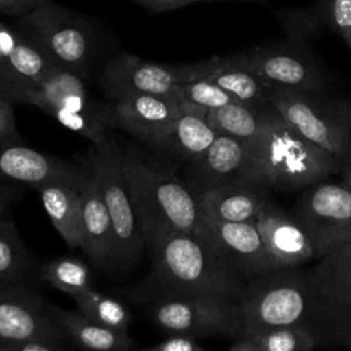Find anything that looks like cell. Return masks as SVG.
<instances>
[{"mask_svg": "<svg viewBox=\"0 0 351 351\" xmlns=\"http://www.w3.org/2000/svg\"><path fill=\"white\" fill-rule=\"evenodd\" d=\"M239 306L240 332L289 325L310 333L319 347L351 350V307L325 293L300 266L250 278Z\"/></svg>", "mask_w": 351, "mask_h": 351, "instance_id": "obj_1", "label": "cell"}, {"mask_svg": "<svg viewBox=\"0 0 351 351\" xmlns=\"http://www.w3.org/2000/svg\"><path fill=\"white\" fill-rule=\"evenodd\" d=\"M151 270L129 298L147 303L165 295L204 293L239 300L247 278L195 233H169L148 245Z\"/></svg>", "mask_w": 351, "mask_h": 351, "instance_id": "obj_2", "label": "cell"}, {"mask_svg": "<svg viewBox=\"0 0 351 351\" xmlns=\"http://www.w3.org/2000/svg\"><path fill=\"white\" fill-rule=\"evenodd\" d=\"M122 166L147 247L169 233L195 232L200 210L185 181L154 166L137 148L123 152Z\"/></svg>", "mask_w": 351, "mask_h": 351, "instance_id": "obj_3", "label": "cell"}, {"mask_svg": "<svg viewBox=\"0 0 351 351\" xmlns=\"http://www.w3.org/2000/svg\"><path fill=\"white\" fill-rule=\"evenodd\" d=\"M263 165L271 189L295 192L337 174V159L289 126L271 106L265 126L248 148Z\"/></svg>", "mask_w": 351, "mask_h": 351, "instance_id": "obj_4", "label": "cell"}, {"mask_svg": "<svg viewBox=\"0 0 351 351\" xmlns=\"http://www.w3.org/2000/svg\"><path fill=\"white\" fill-rule=\"evenodd\" d=\"M270 103L296 132L332 154L336 159L351 138V123L344 96L329 88L295 90L271 88Z\"/></svg>", "mask_w": 351, "mask_h": 351, "instance_id": "obj_5", "label": "cell"}, {"mask_svg": "<svg viewBox=\"0 0 351 351\" xmlns=\"http://www.w3.org/2000/svg\"><path fill=\"white\" fill-rule=\"evenodd\" d=\"M122 156L123 152L117 141L107 137L93 145L88 167L97 180L112 223L115 241L112 269L126 270L138 261L145 243L125 180Z\"/></svg>", "mask_w": 351, "mask_h": 351, "instance_id": "obj_6", "label": "cell"}, {"mask_svg": "<svg viewBox=\"0 0 351 351\" xmlns=\"http://www.w3.org/2000/svg\"><path fill=\"white\" fill-rule=\"evenodd\" d=\"M18 27L58 66L85 75L95 52V36L80 15L53 0H37L27 14L18 18Z\"/></svg>", "mask_w": 351, "mask_h": 351, "instance_id": "obj_7", "label": "cell"}, {"mask_svg": "<svg viewBox=\"0 0 351 351\" xmlns=\"http://www.w3.org/2000/svg\"><path fill=\"white\" fill-rule=\"evenodd\" d=\"M155 324L169 333L196 337H237L241 330L239 300L204 295H165L145 303Z\"/></svg>", "mask_w": 351, "mask_h": 351, "instance_id": "obj_8", "label": "cell"}, {"mask_svg": "<svg viewBox=\"0 0 351 351\" xmlns=\"http://www.w3.org/2000/svg\"><path fill=\"white\" fill-rule=\"evenodd\" d=\"M314 251V259L351 239V191L341 182L321 181L302 189L288 211Z\"/></svg>", "mask_w": 351, "mask_h": 351, "instance_id": "obj_9", "label": "cell"}, {"mask_svg": "<svg viewBox=\"0 0 351 351\" xmlns=\"http://www.w3.org/2000/svg\"><path fill=\"white\" fill-rule=\"evenodd\" d=\"M214 62L215 56L193 63L167 64L119 53L104 66L100 78L112 99L125 93L180 95L182 84L207 77Z\"/></svg>", "mask_w": 351, "mask_h": 351, "instance_id": "obj_10", "label": "cell"}, {"mask_svg": "<svg viewBox=\"0 0 351 351\" xmlns=\"http://www.w3.org/2000/svg\"><path fill=\"white\" fill-rule=\"evenodd\" d=\"M245 53L254 70L270 88H329L328 73L302 38L289 36L282 41L256 45Z\"/></svg>", "mask_w": 351, "mask_h": 351, "instance_id": "obj_11", "label": "cell"}, {"mask_svg": "<svg viewBox=\"0 0 351 351\" xmlns=\"http://www.w3.org/2000/svg\"><path fill=\"white\" fill-rule=\"evenodd\" d=\"M185 182L195 196L236 182H265L270 185L263 165L245 145L221 133H217L211 145L199 158L185 165Z\"/></svg>", "mask_w": 351, "mask_h": 351, "instance_id": "obj_12", "label": "cell"}, {"mask_svg": "<svg viewBox=\"0 0 351 351\" xmlns=\"http://www.w3.org/2000/svg\"><path fill=\"white\" fill-rule=\"evenodd\" d=\"M193 233L247 281L282 267L269 252L255 222H223L200 215Z\"/></svg>", "mask_w": 351, "mask_h": 351, "instance_id": "obj_13", "label": "cell"}, {"mask_svg": "<svg viewBox=\"0 0 351 351\" xmlns=\"http://www.w3.org/2000/svg\"><path fill=\"white\" fill-rule=\"evenodd\" d=\"M181 110L180 95L125 93L114 97L112 126L121 128L154 149Z\"/></svg>", "mask_w": 351, "mask_h": 351, "instance_id": "obj_14", "label": "cell"}, {"mask_svg": "<svg viewBox=\"0 0 351 351\" xmlns=\"http://www.w3.org/2000/svg\"><path fill=\"white\" fill-rule=\"evenodd\" d=\"M62 333L51 307L26 282L0 281V348L34 335Z\"/></svg>", "mask_w": 351, "mask_h": 351, "instance_id": "obj_15", "label": "cell"}, {"mask_svg": "<svg viewBox=\"0 0 351 351\" xmlns=\"http://www.w3.org/2000/svg\"><path fill=\"white\" fill-rule=\"evenodd\" d=\"M86 166H77L45 155L22 143L0 147V181L40 186L45 184H70L80 186Z\"/></svg>", "mask_w": 351, "mask_h": 351, "instance_id": "obj_16", "label": "cell"}, {"mask_svg": "<svg viewBox=\"0 0 351 351\" xmlns=\"http://www.w3.org/2000/svg\"><path fill=\"white\" fill-rule=\"evenodd\" d=\"M255 225L269 252L282 267L302 266L314 259L313 247L303 229L271 197L259 211Z\"/></svg>", "mask_w": 351, "mask_h": 351, "instance_id": "obj_17", "label": "cell"}, {"mask_svg": "<svg viewBox=\"0 0 351 351\" xmlns=\"http://www.w3.org/2000/svg\"><path fill=\"white\" fill-rule=\"evenodd\" d=\"M181 110L169 130L154 148L158 154L178 165L199 158L214 141L217 132L207 121L208 110L180 97Z\"/></svg>", "mask_w": 351, "mask_h": 351, "instance_id": "obj_18", "label": "cell"}, {"mask_svg": "<svg viewBox=\"0 0 351 351\" xmlns=\"http://www.w3.org/2000/svg\"><path fill=\"white\" fill-rule=\"evenodd\" d=\"M80 192L82 202V250L95 266L112 269L115 256L112 223L97 180L88 165Z\"/></svg>", "mask_w": 351, "mask_h": 351, "instance_id": "obj_19", "label": "cell"}, {"mask_svg": "<svg viewBox=\"0 0 351 351\" xmlns=\"http://www.w3.org/2000/svg\"><path fill=\"white\" fill-rule=\"evenodd\" d=\"M265 182H236L196 195L200 215L223 222H255L270 197Z\"/></svg>", "mask_w": 351, "mask_h": 351, "instance_id": "obj_20", "label": "cell"}, {"mask_svg": "<svg viewBox=\"0 0 351 351\" xmlns=\"http://www.w3.org/2000/svg\"><path fill=\"white\" fill-rule=\"evenodd\" d=\"M82 77L80 73L59 66L41 82H34L29 88L23 103L36 106L43 111L49 108L97 111L100 108L89 101Z\"/></svg>", "mask_w": 351, "mask_h": 351, "instance_id": "obj_21", "label": "cell"}, {"mask_svg": "<svg viewBox=\"0 0 351 351\" xmlns=\"http://www.w3.org/2000/svg\"><path fill=\"white\" fill-rule=\"evenodd\" d=\"M204 78L218 84L240 103L255 107L270 104L271 88L254 70L245 52L215 56L214 66Z\"/></svg>", "mask_w": 351, "mask_h": 351, "instance_id": "obj_22", "label": "cell"}, {"mask_svg": "<svg viewBox=\"0 0 351 351\" xmlns=\"http://www.w3.org/2000/svg\"><path fill=\"white\" fill-rule=\"evenodd\" d=\"M80 186L70 184H45L37 186L47 215L70 248L84 247Z\"/></svg>", "mask_w": 351, "mask_h": 351, "instance_id": "obj_23", "label": "cell"}, {"mask_svg": "<svg viewBox=\"0 0 351 351\" xmlns=\"http://www.w3.org/2000/svg\"><path fill=\"white\" fill-rule=\"evenodd\" d=\"M51 311L63 333L78 347L97 351H128L136 347L129 333L110 329L80 311L62 310L52 306Z\"/></svg>", "mask_w": 351, "mask_h": 351, "instance_id": "obj_24", "label": "cell"}, {"mask_svg": "<svg viewBox=\"0 0 351 351\" xmlns=\"http://www.w3.org/2000/svg\"><path fill=\"white\" fill-rule=\"evenodd\" d=\"M0 51L19 75L36 84L41 82L59 67L52 58L19 27L10 30L0 26Z\"/></svg>", "mask_w": 351, "mask_h": 351, "instance_id": "obj_25", "label": "cell"}, {"mask_svg": "<svg viewBox=\"0 0 351 351\" xmlns=\"http://www.w3.org/2000/svg\"><path fill=\"white\" fill-rule=\"evenodd\" d=\"M233 340L230 351H311L319 347L310 333L289 325L243 330Z\"/></svg>", "mask_w": 351, "mask_h": 351, "instance_id": "obj_26", "label": "cell"}, {"mask_svg": "<svg viewBox=\"0 0 351 351\" xmlns=\"http://www.w3.org/2000/svg\"><path fill=\"white\" fill-rule=\"evenodd\" d=\"M270 107L271 103L265 107L232 103L210 110L207 121L217 133L239 140L248 149L261 134Z\"/></svg>", "mask_w": 351, "mask_h": 351, "instance_id": "obj_27", "label": "cell"}, {"mask_svg": "<svg viewBox=\"0 0 351 351\" xmlns=\"http://www.w3.org/2000/svg\"><path fill=\"white\" fill-rule=\"evenodd\" d=\"M315 261L307 270L311 280L325 293L351 307V239Z\"/></svg>", "mask_w": 351, "mask_h": 351, "instance_id": "obj_28", "label": "cell"}, {"mask_svg": "<svg viewBox=\"0 0 351 351\" xmlns=\"http://www.w3.org/2000/svg\"><path fill=\"white\" fill-rule=\"evenodd\" d=\"M32 269V256L15 222L4 215L0 219V281L27 282Z\"/></svg>", "mask_w": 351, "mask_h": 351, "instance_id": "obj_29", "label": "cell"}, {"mask_svg": "<svg viewBox=\"0 0 351 351\" xmlns=\"http://www.w3.org/2000/svg\"><path fill=\"white\" fill-rule=\"evenodd\" d=\"M38 277L71 298L92 288L93 280L89 266L75 256H62L45 262L38 270Z\"/></svg>", "mask_w": 351, "mask_h": 351, "instance_id": "obj_30", "label": "cell"}, {"mask_svg": "<svg viewBox=\"0 0 351 351\" xmlns=\"http://www.w3.org/2000/svg\"><path fill=\"white\" fill-rule=\"evenodd\" d=\"M78 311L85 317L121 333H128L132 315L118 299L96 291L93 287L73 298Z\"/></svg>", "mask_w": 351, "mask_h": 351, "instance_id": "obj_31", "label": "cell"}, {"mask_svg": "<svg viewBox=\"0 0 351 351\" xmlns=\"http://www.w3.org/2000/svg\"><path fill=\"white\" fill-rule=\"evenodd\" d=\"M180 97L203 107L206 110L218 108L232 103H240L234 96L228 90L221 88L218 84L208 78H197L189 82H185L178 89Z\"/></svg>", "mask_w": 351, "mask_h": 351, "instance_id": "obj_32", "label": "cell"}, {"mask_svg": "<svg viewBox=\"0 0 351 351\" xmlns=\"http://www.w3.org/2000/svg\"><path fill=\"white\" fill-rule=\"evenodd\" d=\"M318 18L337 33L351 51V0H321Z\"/></svg>", "mask_w": 351, "mask_h": 351, "instance_id": "obj_33", "label": "cell"}, {"mask_svg": "<svg viewBox=\"0 0 351 351\" xmlns=\"http://www.w3.org/2000/svg\"><path fill=\"white\" fill-rule=\"evenodd\" d=\"M34 82L19 75L0 51V95L12 103H23L25 95Z\"/></svg>", "mask_w": 351, "mask_h": 351, "instance_id": "obj_34", "label": "cell"}, {"mask_svg": "<svg viewBox=\"0 0 351 351\" xmlns=\"http://www.w3.org/2000/svg\"><path fill=\"white\" fill-rule=\"evenodd\" d=\"M66 335H34L0 348V351H59L64 348Z\"/></svg>", "mask_w": 351, "mask_h": 351, "instance_id": "obj_35", "label": "cell"}, {"mask_svg": "<svg viewBox=\"0 0 351 351\" xmlns=\"http://www.w3.org/2000/svg\"><path fill=\"white\" fill-rule=\"evenodd\" d=\"M12 104L10 99L0 95V147L22 143Z\"/></svg>", "mask_w": 351, "mask_h": 351, "instance_id": "obj_36", "label": "cell"}, {"mask_svg": "<svg viewBox=\"0 0 351 351\" xmlns=\"http://www.w3.org/2000/svg\"><path fill=\"white\" fill-rule=\"evenodd\" d=\"M199 337L185 333H170L166 339L155 346L148 347L151 351H203L204 347L199 343Z\"/></svg>", "mask_w": 351, "mask_h": 351, "instance_id": "obj_37", "label": "cell"}, {"mask_svg": "<svg viewBox=\"0 0 351 351\" xmlns=\"http://www.w3.org/2000/svg\"><path fill=\"white\" fill-rule=\"evenodd\" d=\"M136 3L144 5L145 8L155 11V12H163L170 11L176 8H181L193 3L199 1H228V0H134ZM236 1H251V3H265L266 0H236Z\"/></svg>", "mask_w": 351, "mask_h": 351, "instance_id": "obj_38", "label": "cell"}, {"mask_svg": "<svg viewBox=\"0 0 351 351\" xmlns=\"http://www.w3.org/2000/svg\"><path fill=\"white\" fill-rule=\"evenodd\" d=\"M21 192L18 182L0 181V219L5 215L8 207L18 199Z\"/></svg>", "mask_w": 351, "mask_h": 351, "instance_id": "obj_39", "label": "cell"}, {"mask_svg": "<svg viewBox=\"0 0 351 351\" xmlns=\"http://www.w3.org/2000/svg\"><path fill=\"white\" fill-rule=\"evenodd\" d=\"M37 0H0V14L10 16H22L27 14Z\"/></svg>", "mask_w": 351, "mask_h": 351, "instance_id": "obj_40", "label": "cell"}, {"mask_svg": "<svg viewBox=\"0 0 351 351\" xmlns=\"http://www.w3.org/2000/svg\"><path fill=\"white\" fill-rule=\"evenodd\" d=\"M337 174L341 177V182L351 191V138L344 152L337 158Z\"/></svg>", "mask_w": 351, "mask_h": 351, "instance_id": "obj_41", "label": "cell"}, {"mask_svg": "<svg viewBox=\"0 0 351 351\" xmlns=\"http://www.w3.org/2000/svg\"><path fill=\"white\" fill-rule=\"evenodd\" d=\"M344 103H346V110H347V114H348V118H350V123H351V93L344 96Z\"/></svg>", "mask_w": 351, "mask_h": 351, "instance_id": "obj_42", "label": "cell"}]
</instances>
